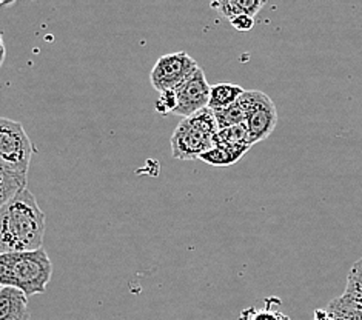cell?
Returning <instances> with one entry per match:
<instances>
[{"label": "cell", "mask_w": 362, "mask_h": 320, "mask_svg": "<svg viewBox=\"0 0 362 320\" xmlns=\"http://www.w3.org/2000/svg\"><path fill=\"white\" fill-rule=\"evenodd\" d=\"M265 304H267V308L264 309H257L255 307L244 309L239 316V320H290L279 308L270 307V304L267 300Z\"/></svg>", "instance_id": "obj_15"}, {"label": "cell", "mask_w": 362, "mask_h": 320, "mask_svg": "<svg viewBox=\"0 0 362 320\" xmlns=\"http://www.w3.org/2000/svg\"><path fill=\"white\" fill-rule=\"evenodd\" d=\"M227 145V146H248L252 148L253 143L250 141V134L245 124L235 125L226 129H219L216 137H214V146Z\"/></svg>", "instance_id": "obj_12"}, {"label": "cell", "mask_w": 362, "mask_h": 320, "mask_svg": "<svg viewBox=\"0 0 362 320\" xmlns=\"http://www.w3.org/2000/svg\"><path fill=\"white\" fill-rule=\"evenodd\" d=\"M231 27L238 30V31H252L255 28V17L252 16H247V14H240L235 19L230 20Z\"/></svg>", "instance_id": "obj_18"}, {"label": "cell", "mask_w": 362, "mask_h": 320, "mask_svg": "<svg viewBox=\"0 0 362 320\" xmlns=\"http://www.w3.org/2000/svg\"><path fill=\"white\" fill-rule=\"evenodd\" d=\"M0 288H2V287H0Z\"/></svg>", "instance_id": "obj_21"}, {"label": "cell", "mask_w": 362, "mask_h": 320, "mask_svg": "<svg viewBox=\"0 0 362 320\" xmlns=\"http://www.w3.org/2000/svg\"><path fill=\"white\" fill-rule=\"evenodd\" d=\"M344 296H347L356 304L362 305V257L353 263L347 275V287L344 291Z\"/></svg>", "instance_id": "obj_14"}, {"label": "cell", "mask_w": 362, "mask_h": 320, "mask_svg": "<svg viewBox=\"0 0 362 320\" xmlns=\"http://www.w3.org/2000/svg\"><path fill=\"white\" fill-rule=\"evenodd\" d=\"M197 68L199 66L192 56H188L185 51H177L158 59L151 70L150 81L153 88L159 93L175 91Z\"/></svg>", "instance_id": "obj_6"}, {"label": "cell", "mask_w": 362, "mask_h": 320, "mask_svg": "<svg viewBox=\"0 0 362 320\" xmlns=\"http://www.w3.org/2000/svg\"><path fill=\"white\" fill-rule=\"evenodd\" d=\"M327 313L330 314L332 320H362V305L342 294L330 302Z\"/></svg>", "instance_id": "obj_11"}, {"label": "cell", "mask_w": 362, "mask_h": 320, "mask_svg": "<svg viewBox=\"0 0 362 320\" xmlns=\"http://www.w3.org/2000/svg\"><path fill=\"white\" fill-rule=\"evenodd\" d=\"M213 112H214V117H216L219 129H226V128H230V126L245 124L247 114H245L244 107L240 105L239 99H238L236 103H233L231 107H228L226 109L213 111Z\"/></svg>", "instance_id": "obj_13"}, {"label": "cell", "mask_w": 362, "mask_h": 320, "mask_svg": "<svg viewBox=\"0 0 362 320\" xmlns=\"http://www.w3.org/2000/svg\"><path fill=\"white\" fill-rule=\"evenodd\" d=\"M5 56H6V48L4 43V34L0 31V68H2L4 62H5Z\"/></svg>", "instance_id": "obj_19"}, {"label": "cell", "mask_w": 362, "mask_h": 320, "mask_svg": "<svg viewBox=\"0 0 362 320\" xmlns=\"http://www.w3.org/2000/svg\"><path fill=\"white\" fill-rule=\"evenodd\" d=\"M315 320H332V317L329 313H327V309H316Z\"/></svg>", "instance_id": "obj_20"}, {"label": "cell", "mask_w": 362, "mask_h": 320, "mask_svg": "<svg viewBox=\"0 0 362 320\" xmlns=\"http://www.w3.org/2000/svg\"><path fill=\"white\" fill-rule=\"evenodd\" d=\"M177 105L176 100V94L175 91H165L160 93V97L156 102V111L160 112V114H173V111Z\"/></svg>", "instance_id": "obj_17"}, {"label": "cell", "mask_w": 362, "mask_h": 320, "mask_svg": "<svg viewBox=\"0 0 362 320\" xmlns=\"http://www.w3.org/2000/svg\"><path fill=\"white\" fill-rule=\"evenodd\" d=\"M33 153V143L22 124L0 117V163L17 174L27 176Z\"/></svg>", "instance_id": "obj_4"}, {"label": "cell", "mask_w": 362, "mask_h": 320, "mask_svg": "<svg viewBox=\"0 0 362 320\" xmlns=\"http://www.w3.org/2000/svg\"><path fill=\"white\" fill-rule=\"evenodd\" d=\"M27 188V184L23 182H5L0 180V208L10 201V198L21 191V189Z\"/></svg>", "instance_id": "obj_16"}, {"label": "cell", "mask_w": 362, "mask_h": 320, "mask_svg": "<svg viewBox=\"0 0 362 320\" xmlns=\"http://www.w3.org/2000/svg\"><path fill=\"white\" fill-rule=\"evenodd\" d=\"M28 296L13 287L0 288V320H30Z\"/></svg>", "instance_id": "obj_8"}, {"label": "cell", "mask_w": 362, "mask_h": 320, "mask_svg": "<svg viewBox=\"0 0 362 320\" xmlns=\"http://www.w3.org/2000/svg\"><path fill=\"white\" fill-rule=\"evenodd\" d=\"M218 131L216 117L210 108L182 119L171 136V155L177 160L199 159L213 148Z\"/></svg>", "instance_id": "obj_3"}, {"label": "cell", "mask_w": 362, "mask_h": 320, "mask_svg": "<svg viewBox=\"0 0 362 320\" xmlns=\"http://www.w3.org/2000/svg\"><path fill=\"white\" fill-rule=\"evenodd\" d=\"M47 228L45 213L28 188L14 194L0 208V254L42 249Z\"/></svg>", "instance_id": "obj_1"}, {"label": "cell", "mask_w": 362, "mask_h": 320, "mask_svg": "<svg viewBox=\"0 0 362 320\" xmlns=\"http://www.w3.org/2000/svg\"><path fill=\"white\" fill-rule=\"evenodd\" d=\"M211 85L206 82V77L201 68L187 77L175 90L177 105L173 114L180 117H189L205 108H209Z\"/></svg>", "instance_id": "obj_7"}, {"label": "cell", "mask_w": 362, "mask_h": 320, "mask_svg": "<svg viewBox=\"0 0 362 320\" xmlns=\"http://www.w3.org/2000/svg\"><path fill=\"white\" fill-rule=\"evenodd\" d=\"M51 274L53 265L44 249L0 254V287L17 288L27 296L44 294Z\"/></svg>", "instance_id": "obj_2"}, {"label": "cell", "mask_w": 362, "mask_h": 320, "mask_svg": "<svg viewBox=\"0 0 362 320\" xmlns=\"http://www.w3.org/2000/svg\"><path fill=\"white\" fill-rule=\"evenodd\" d=\"M240 105L245 109V126L248 129L250 141L257 143L265 141L278 124V112L273 100L261 91H244L239 97Z\"/></svg>", "instance_id": "obj_5"}, {"label": "cell", "mask_w": 362, "mask_h": 320, "mask_svg": "<svg viewBox=\"0 0 362 320\" xmlns=\"http://www.w3.org/2000/svg\"><path fill=\"white\" fill-rule=\"evenodd\" d=\"M248 146H227V145H216L210 151L204 153L199 160L209 163L213 167H230L235 165L236 162L244 158V154L248 151Z\"/></svg>", "instance_id": "obj_9"}, {"label": "cell", "mask_w": 362, "mask_h": 320, "mask_svg": "<svg viewBox=\"0 0 362 320\" xmlns=\"http://www.w3.org/2000/svg\"><path fill=\"white\" fill-rule=\"evenodd\" d=\"M244 88L235 83H216L211 85L209 108L211 111H219L231 107L244 94Z\"/></svg>", "instance_id": "obj_10"}]
</instances>
